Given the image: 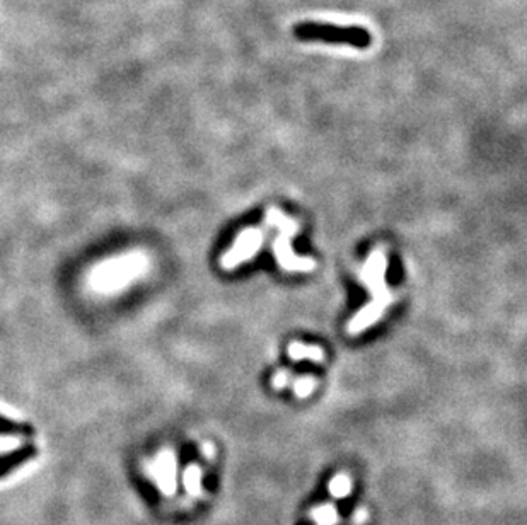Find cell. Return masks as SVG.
Returning <instances> with one entry per match:
<instances>
[{
    "label": "cell",
    "instance_id": "obj_1",
    "mask_svg": "<svg viewBox=\"0 0 527 525\" xmlns=\"http://www.w3.org/2000/svg\"><path fill=\"white\" fill-rule=\"evenodd\" d=\"M386 270H388V258H386L384 251L379 248L374 249L360 270V282L368 288L372 300L368 306L357 312L355 317L346 326L348 334L352 336L360 334L372 324H375L393 302V295L386 285Z\"/></svg>",
    "mask_w": 527,
    "mask_h": 525
},
{
    "label": "cell",
    "instance_id": "obj_2",
    "mask_svg": "<svg viewBox=\"0 0 527 525\" xmlns=\"http://www.w3.org/2000/svg\"><path fill=\"white\" fill-rule=\"evenodd\" d=\"M265 227L267 229H276L278 236L274 241V252L278 261V266L285 271L292 273H307L316 268V261L311 258H301L292 251V237L298 232L297 220L287 217L276 207H270L265 215Z\"/></svg>",
    "mask_w": 527,
    "mask_h": 525
},
{
    "label": "cell",
    "instance_id": "obj_3",
    "mask_svg": "<svg viewBox=\"0 0 527 525\" xmlns=\"http://www.w3.org/2000/svg\"><path fill=\"white\" fill-rule=\"evenodd\" d=\"M294 36L305 43H330V45L352 46L366 50L372 45L370 31L362 26H337L330 23L304 21L294 26Z\"/></svg>",
    "mask_w": 527,
    "mask_h": 525
},
{
    "label": "cell",
    "instance_id": "obj_4",
    "mask_svg": "<svg viewBox=\"0 0 527 525\" xmlns=\"http://www.w3.org/2000/svg\"><path fill=\"white\" fill-rule=\"evenodd\" d=\"M143 270V259L139 256H125L121 259H113L108 264H102L96 270L94 284L96 288L102 292H113L115 288H121L128 282Z\"/></svg>",
    "mask_w": 527,
    "mask_h": 525
},
{
    "label": "cell",
    "instance_id": "obj_5",
    "mask_svg": "<svg viewBox=\"0 0 527 525\" xmlns=\"http://www.w3.org/2000/svg\"><path fill=\"white\" fill-rule=\"evenodd\" d=\"M265 234H267V230L256 229V227H249V229L242 230L234 241L232 248L222 256L220 266L224 270H234L239 264L253 259L263 248Z\"/></svg>",
    "mask_w": 527,
    "mask_h": 525
},
{
    "label": "cell",
    "instance_id": "obj_6",
    "mask_svg": "<svg viewBox=\"0 0 527 525\" xmlns=\"http://www.w3.org/2000/svg\"><path fill=\"white\" fill-rule=\"evenodd\" d=\"M289 357L294 362H302V360H311V362L321 363L324 362V351L314 344H304L298 341H292L289 344Z\"/></svg>",
    "mask_w": 527,
    "mask_h": 525
},
{
    "label": "cell",
    "instance_id": "obj_7",
    "mask_svg": "<svg viewBox=\"0 0 527 525\" xmlns=\"http://www.w3.org/2000/svg\"><path fill=\"white\" fill-rule=\"evenodd\" d=\"M33 455H35V449H33V447H24V449L14 450V452L2 455V457H0V476L7 475L9 471L16 469L17 466L23 464L28 459H31Z\"/></svg>",
    "mask_w": 527,
    "mask_h": 525
},
{
    "label": "cell",
    "instance_id": "obj_8",
    "mask_svg": "<svg viewBox=\"0 0 527 525\" xmlns=\"http://www.w3.org/2000/svg\"><path fill=\"white\" fill-rule=\"evenodd\" d=\"M311 519L318 525H337L340 522V515L334 505H319L312 508Z\"/></svg>",
    "mask_w": 527,
    "mask_h": 525
},
{
    "label": "cell",
    "instance_id": "obj_9",
    "mask_svg": "<svg viewBox=\"0 0 527 525\" xmlns=\"http://www.w3.org/2000/svg\"><path fill=\"white\" fill-rule=\"evenodd\" d=\"M353 483L346 475H338L331 479L330 483V493L333 495L334 498H346L352 491Z\"/></svg>",
    "mask_w": 527,
    "mask_h": 525
},
{
    "label": "cell",
    "instance_id": "obj_10",
    "mask_svg": "<svg viewBox=\"0 0 527 525\" xmlns=\"http://www.w3.org/2000/svg\"><path fill=\"white\" fill-rule=\"evenodd\" d=\"M316 384H318V382H316L314 377H298V379L292 382L294 394H296L297 398H307V396H311L312 392H314Z\"/></svg>",
    "mask_w": 527,
    "mask_h": 525
},
{
    "label": "cell",
    "instance_id": "obj_11",
    "mask_svg": "<svg viewBox=\"0 0 527 525\" xmlns=\"http://www.w3.org/2000/svg\"><path fill=\"white\" fill-rule=\"evenodd\" d=\"M29 432L24 425L14 423V421L7 420V418L0 416V433H26Z\"/></svg>",
    "mask_w": 527,
    "mask_h": 525
},
{
    "label": "cell",
    "instance_id": "obj_12",
    "mask_svg": "<svg viewBox=\"0 0 527 525\" xmlns=\"http://www.w3.org/2000/svg\"><path fill=\"white\" fill-rule=\"evenodd\" d=\"M271 384H274V387L276 389V391H282V389L289 387V384H290V372L289 370H278V372H276L274 376V379H271Z\"/></svg>",
    "mask_w": 527,
    "mask_h": 525
},
{
    "label": "cell",
    "instance_id": "obj_13",
    "mask_svg": "<svg viewBox=\"0 0 527 525\" xmlns=\"http://www.w3.org/2000/svg\"><path fill=\"white\" fill-rule=\"evenodd\" d=\"M366 519H367V510L366 508H359V510H357V512H355V522L362 524V522H366Z\"/></svg>",
    "mask_w": 527,
    "mask_h": 525
}]
</instances>
